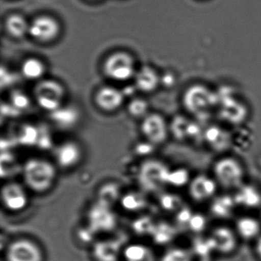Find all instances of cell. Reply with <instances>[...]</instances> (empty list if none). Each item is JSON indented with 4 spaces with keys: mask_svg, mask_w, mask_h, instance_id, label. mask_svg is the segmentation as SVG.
<instances>
[{
    "mask_svg": "<svg viewBox=\"0 0 261 261\" xmlns=\"http://www.w3.org/2000/svg\"><path fill=\"white\" fill-rule=\"evenodd\" d=\"M34 94L39 107L51 113L62 107L65 91L60 84L53 80H45L36 86Z\"/></svg>",
    "mask_w": 261,
    "mask_h": 261,
    "instance_id": "cell-4",
    "label": "cell"
},
{
    "mask_svg": "<svg viewBox=\"0 0 261 261\" xmlns=\"http://www.w3.org/2000/svg\"><path fill=\"white\" fill-rule=\"evenodd\" d=\"M30 105V99L21 91H16L12 94L11 105L18 111H21L27 109Z\"/></svg>",
    "mask_w": 261,
    "mask_h": 261,
    "instance_id": "cell-37",
    "label": "cell"
},
{
    "mask_svg": "<svg viewBox=\"0 0 261 261\" xmlns=\"http://www.w3.org/2000/svg\"><path fill=\"white\" fill-rule=\"evenodd\" d=\"M122 254L125 261H155L153 251L144 244H129L123 249Z\"/></svg>",
    "mask_w": 261,
    "mask_h": 261,
    "instance_id": "cell-23",
    "label": "cell"
},
{
    "mask_svg": "<svg viewBox=\"0 0 261 261\" xmlns=\"http://www.w3.org/2000/svg\"><path fill=\"white\" fill-rule=\"evenodd\" d=\"M7 29L13 37L21 38L29 33L30 25L25 18L19 15H13L7 19Z\"/></svg>",
    "mask_w": 261,
    "mask_h": 261,
    "instance_id": "cell-25",
    "label": "cell"
},
{
    "mask_svg": "<svg viewBox=\"0 0 261 261\" xmlns=\"http://www.w3.org/2000/svg\"><path fill=\"white\" fill-rule=\"evenodd\" d=\"M54 156L59 167L63 169H71L82 160V149L79 143L68 140L56 146Z\"/></svg>",
    "mask_w": 261,
    "mask_h": 261,
    "instance_id": "cell-11",
    "label": "cell"
},
{
    "mask_svg": "<svg viewBox=\"0 0 261 261\" xmlns=\"http://www.w3.org/2000/svg\"><path fill=\"white\" fill-rule=\"evenodd\" d=\"M141 132L149 143L160 145L167 140L169 126L163 116L159 114H149L143 118Z\"/></svg>",
    "mask_w": 261,
    "mask_h": 261,
    "instance_id": "cell-9",
    "label": "cell"
},
{
    "mask_svg": "<svg viewBox=\"0 0 261 261\" xmlns=\"http://www.w3.org/2000/svg\"><path fill=\"white\" fill-rule=\"evenodd\" d=\"M175 234V230L172 226L167 223L162 222L155 224L152 236L154 241L158 244H165L170 242Z\"/></svg>",
    "mask_w": 261,
    "mask_h": 261,
    "instance_id": "cell-28",
    "label": "cell"
},
{
    "mask_svg": "<svg viewBox=\"0 0 261 261\" xmlns=\"http://www.w3.org/2000/svg\"><path fill=\"white\" fill-rule=\"evenodd\" d=\"M22 177L25 186L36 193H45L51 189L57 178L56 166L46 159L34 157L24 163Z\"/></svg>",
    "mask_w": 261,
    "mask_h": 261,
    "instance_id": "cell-1",
    "label": "cell"
},
{
    "mask_svg": "<svg viewBox=\"0 0 261 261\" xmlns=\"http://www.w3.org/2000/svg\"><path fill=\"white\" fill-rule=\"evenodd\" d=\"M135 80L137 88L144 92L154 91L160 82L156 71L149 66L142 68L136 74Z\"/></svg>",
    "mask_w": 261,
    "mask_h": 261,
    "instance_id": "cell-22",
    "label": "cell"
},
{
    "mask_svg": "<svg viewBox=\"0 0 261 261\" xmlns=\"http://www.w3.org/2000/svg\"><path fill=\"white\" fill-rule=\"evenodd\" d=\"M50 117L53 123L61 129H70L79 121V114L74 108L61 107L50 113Z\"/></svg>",
    "mask_w": 261,
    "mask_h": 261,
    "instance_id": "cell-21",
    "label": "cell"
},
{
    "mask_svg": "<svg viewBox=\"0 0 261 261\" xmlns=\"http://www.w3.org/2000/svg\"><path fill=\"white\" fill-rule=\"evenodd\" d=\"M236 233L244 240L257 238L261 234V224L256 218L244 216L236 221Z\"/></svg>",
    "mask_w": 261,
    "mask_h": 261,
    "instance_id": "cell-20",
    "label": "cell"
},
{
    "mask_svg": "<svg viewBox=\"0 0 261 261\" xmlns=\"http://www.w3.org/2000/svg\"><path fill=\"white\" fill-rule=\"evenodd\" d=\"M207 226V220L202 214L193 213L190 221H189L188 227L194 233H201Z\"/></svg>",
    "mask_w": 261,
    "mask_h": 261,
    "instance_id": "cell-36",
    "label": "cell"
},
{
    "mask_svg": "<svg viewBox=\"0 0 261 261\" xmlns=\"http://www.w3.org/2000/svg\"><path fill=\"white\" fill-rule=\"evenodd\" d=\"M105 70L106 74L114 80H128L135 74L134 59L126 53H115L107 59Z\"/></svg>",
    "mask_w": 261,
    "mask_h": 261,
    "instance_id": "cell-6",
    "label": "cell"
},
{
    "mask_svg": "<svg viewBox=\"0 0 261 261\" xmlns=\"http://www.w3.org/2000/svg\"><path fill=\"white\" fill-rule=\"evenodd\" d=\"M1 200L7 210L12 212H20L28 205V194L20 183L9 181L1 189Z\"/></svg>",
    "mask_w": 261,
    "mask_h": 261,
    "instance_id": "cell-10",
    "label": "cell"
},
{
    "mask_svg": "<svg viewBox=\"0 0 261 261\" xmlns=\"http://www.w3.org/2000/svg\"><path fill=\"white\" fill-rule=\"evenodd\" d=\"M213 172L215 181L224 189L236 190L244 182V167L233 157L219 159L214 164Z\"/></svg>",
    "mask_w": 261,
    "mask_h": 261,
    "instance_id": "cell-3",
    "label": "cell"
},
{
    "mask_svg": "<svg viewBox=\"0 0 261 261\" xmlns=\"http://www.w3.org/2000/svg\"><path fill=\"white\" fill-rule=\"evenodd\" d=\"M236 206L233 196L228 195H218L212 200L211 212L216 218L226 219L233 215Z\"/></svg>",
    "mask_w": 261,
    "mask_h": 261,
    "instance_id": "cell-19",
    "label": "cell"
},
{
    "mask_svg": "<svg viewBox=\"0 0 261 261\" xmlns=\"http://www.w3.org/2000/svg\"><path fill=\"white\" fill-rule=\"evenodd\" d=\"M211 239L215 250L221 253H230L238 245L237 233L227 226H218L211 232Z\"/></svg>",
    "mask_w": 261,
    "mask_h": 261,
    "instance_id": "cell-14",
    "label": "cell"
},
{
    "mask_svg": "<svg viewBox=\"0 0 261 261\" xmlns=\"http://www.w3.org/2000/svg\"><path fill=\"white\" fill-rule=\"evenodd\" d=\"M39 129L31 124H25L18 133L17 140L25 146H37L39 141Z\"/></svg>",
    "mask_w": 261,
    "mask_h": 261,
    "instance_id": "cell-26",
    "label": "cell"
},
{
    "mask_svg": "<svg viewBox=\"0 0 261 261\" xmlns=\"http://www.w3.org/2000/svg\"><path fill=\"white\" fill-rule=\"evenodd\" d=\"M92 253L97 261H118L123 250L117 240L105 239L94 244Z\"/></svg>",
    "mask_w": 261,
    "mask_h": 261,
    "instance_id": "cell-15",
    "label": "cell"
},
{
    "mask_svg": "<svg viewBox=\"0 0 261 261\" xmlns=\"http://www.w3.org/2000/svg\"><path fill=\"white\" fill-rule=\"evenodd\" d=\"M159 202L162 208L167 212H178L182 207V200L175 194H163Z\"/></svg>",
    "mask_w": 261,
    "mask_h": 261,
    "instance_id": "cell-30",
    "label": "cell"
},
{
    "mask_svg": "<svg viewBox=\"0 0 261 261\" xmlns=\"http://www.w3.org/2000/svg\"><path fill=\"white\" fill-rule=\"evenodd\" d=\"M128 111L132 117L144 118L147 115L148 103L143 99L137 98L131 100L128 106Z\"/></svg>",
    "mask_w": 261,
    "mask_h": 261,
    "instance_id": "cell-35",
    "label": "cell"
},
{
    "mask_svg": "<svg viewBox=\"0 0 261 261\" xmlns=\"http://www.w3.org/2000/svg\"><path fill=\"white\" fill-rule=\"evenodd\" d=\"M120 203L123 209L128 212H138L146 207L147 201L140 192H131L121 197Z\"/></svg>",
    "mask_w": 261,
    "mask_h": 261,
    "instance_id": "cell-24",
    "label": "cell"
},
{
    "mask_svg": "<svg viewBox=\"0 0 261 261\" xmlns=\"http://www.w3.org/2000/svg\"><path fill=\"white\" fill-rule=\"evenodd\" d=\"M256 252L257 253L258 256L261 258V234L256 238Z\"/></svg>",
    "mask_w": 261,
    "mask_h": 261,
    "instance_id": "cell-39",
    "label": "cell"
},
{
    "mask_svg": "<svg viewBox=\"0 0 261 261\" xmlns=\"http://www.w3.org/2000/svg\"><path fill=\"white\" fill-rule=\"evenodd\" d=\"M88 227L97 232L111 231L117 225V216L111 207L97 201L88 212Z\"/></svg>",
    "mask_w": 261,
    "mask_h": 261,
    "instance_id": "cell-7",
    "label": "cell"
},
{
    "mask_svg": "<svg viewBox=\"0 0 261 261\" xmlns=\"http://www.w3.org/2000/svg\"><path fill=\"white\" fill-rule=\"evenodd\" d=\"M160 261H192V257L188 250L175 247L167 250Z\"/></svg>",
    "mask_w": 261,
    "mask_h": 261,
    "instance_id": "cell-34",
    "label": "cell"
},
{
    "mask_svg": "<svg viewBox=\"0 0 261 261\" xmlns=\"http://www.w3.org/2000/svg\"><path fill=\"white\" fill-rule=\"evenodd\" d=\"M120 191L115 183H107L99 191L98 201L111 207L120 198Z\"/></svg>",
    "mask_w": 261,
    "mask_h": 261,
    "instance_id": "cell-29",
    "label": "cell"
},
{
    "mask_svg": "<svg viewBox=\"0 0 261 261\" xmlns=\"http://www.w3.org/2000/svg\"><path fill=\"white\" fill-rule=\"evenodd\" d=\"M193 212L190 210V208L188 207H181L179 210L177 212L176 221H178V224L185 227H188L189 221L192 218Z\"/></svg>",
    "mask_w": 261,
    "mask_h": 261,
    "instance_id": "cell-38",
    "label": "cell"
},
{
    "mask_svg": "<svg viewBox=\"0 0 261 261\" xmlns=\"http://www.w3.org/2000/svg\"><path fill=\"white\" fill-rule=\"evenodd\" d=\"M7 261H43L44 256L39 244L29 238L12 241L6 250Z\"/></svg>",
    "mask_w": 261,
    "mask_h": 261,
    "instance_id": "cell-5",
    "label": "cell"
},
{
    "mask_svg": "<svg viewBox=\"0 0 261 261\" xmlns=\"http://www.w3.org/2000/svg\"><path fill=\"white\" fill-rule=\"evenodd\" d=\"M204 140L214 150L224 152L232 143L230 134L218 126H211L204 129Z\"/></svg>",
    "mask_w": 261,
    "mask_h": 261,
    "instance_id": "cell-16",
    "label": "cell"
},
{
    "mask_svg": "<svg viewBox=\"0 0 261 261\" xmlns=\"http://www.w3.org/2000/svg\"><path fill=\"white\" fill-rule=\"evenodd\" d=\"M124 100L123 93L112 87H105L97 92L96 103L105 111H114L120 108Z\"/></svg>",
    "mask_w": 261,
    "mask_h": 261,
    "instance_id": "cell-17",
    "label": "cell"
},
{
    "mask_svg": "<svg viewBox=\"0 0 261 261\" xmlns=\"http://www.w3.org/2000/svg\"><path fill=\"white\" fill-rule=\"evenodd\" d=\"M217 186L215 178L205 175H197L189 183V194L194 201L203 202L215 196Z\"/></svg>",
    "mask_w": 261,
    "mask_h": 261,
    "instance_id": "cell-12",
    "label": "cell"
},
{
    "mask_svg": "<svg viewBox=\"0 0 261 261\" xmlns=\"http://www.w3.org/2000/svg\"><path fill=\"white\" fill-rule=\"evenodd\" d=\"M155 224L149 217H140L133 223L134 232L140 235L152 234Z\"/></svg>",
    "mask_w": 261,
    "mask_h": 261,
    "instance_id": "cell-33",
    "label": "cell"
},
{
    "mask_svg": "<svg viewBox=\"0 0 261 261\" xmlns=\"http://www.w3.org/2000/svg\"><path fill=\"white\" fill-rule=\"evenodd\" d=\"M170 171L169 167L160 160H146L142 163L139 169V184L145 192H158L168 185Z\"/></svg>",
    "mask_w": 261,
    "mask_h": 261,
    "instance_id": "cell-2",
    "label": "cell"
},
{
    "mask_svg": "<svg viewBox=\"0 0 261 261\" xmlns=\"http://www.w3.org/2000/svg\"><path fill=\"white\" fill-rule=\"evenodd\" d=\"M190 121L185 117L178 116L174 119L170 126L172 135L178 140L187 139V131Z\"/></svg>",
    "mask_w": 261,
    "mask_h": 261,
    "instance_id": "cell-31",
    "label": "cell"
},
{
    "mask_svg": "<svg viewBox=\"0 0 261 261\" xmlns=\"http://www.w3.org/2000/svg\"><path fill=\"white\" fill-rule=\"evenodd\" d=\"M45 72V66L39 59H30L24 62L22 73L27 79L36 80L40 79Z\"/></svg>",
    "mask_w": 261,
    "mask_h": 261,
    "instance_id": "cell-27",
    "label": "cell"
},
{
    "mask_svg": "<svg viewBox=\"0 0 261 261\" xmlns=\"http://www.w3.org/2000/svg\"><path fill=\"white\" fill-rule=\"evenodd\" d=\"M183 103L189 112L202 115L215 105V96L204 87H192L185 94Z\"/></svg>",
    "mask_w": 261,
    "mask_h": 261,
    "instance_id": "cell-8",
    "label": "cell"
},
{
    "mask_svg": "<svg viewBox=\"0 0 261 261\" xmlns=\"http://www.w3.org/2000/svg\"><path fill=\"white\" fill-rule=\"evenodd\" d=\"M59 33V25L56 19L50 16L36 18L30 25L29 33L32 37L40 42L53 40Z\"/></svg>",
    "mask_w": 261,
    "mask_h": 261,
    "instance_id": "cell-13",
    "label": "cell"
},
{
    "mask_svg": "<svg viewBox=\"0 0 261 261\" xmlns=\"http://www.w3.org/2000/svg\"><path fill=\"white\" fill-rule=\"evenodd\" d=\"M190 181L189 172L186 169L180 168V169L170 171L168 185H170L174 187H182L190 182Z\"/></svg>",
    "mask_w": 261,
    "mask_h": 261,
    "instance_id": "cell-32",
    "label": "cell"
},
{
    "mask_svg": "<svg viewBox=\"0 0 261 261\" xmlns=\"http://www.w3.org/2000/svg\"><path fill=\"white\" fill-rule=\"evenodd\" d=\"M237 205L245 208H256L261 204V193L255 186L244 185L236 189L234 195Z\"/></svg>",
    "mask_w": 261,
    "mask_h": 261,
    "instance_id": "cell-18",
    "label": "cell"
}]
</instances>
